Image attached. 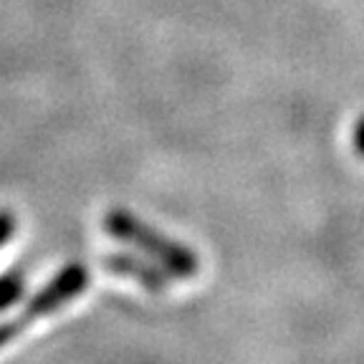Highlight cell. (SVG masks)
<instances>
[{"mask_svg": "<svg viewBox=\"0 0 364 364\" xmlns=\"http://www.w3.org/2000/svg\"><path fill=\"white\" fill-rule=\"evenodd\" d=\"M26 294V276L23 271H8L0 276V311L11 309Z\"/></svg>", "mask_w": 364, "mask_h": 364, "instance_id": "277c9868", "label": "cell"}, {"mask_svg": "<svg viewBox=\"0 0 364 364\" xmlns=\"http://www.w3.org/2000/svg\"><path fill=\"white\" fill-rule=\"evenodd\" d=\"M13 230H16V218H13L11 213L0 210V245L8 243V238L13 235Z\"/></svg>", "mask_w": 364, "mask_h": 364, "instance_id": "8992f818", "label": "cell"}, {"mask_svg": "<svg viewBox=\"0 0 364 364\" xmlns=\"http://www.w3.org/2000/svg\"><path fill=\"white\" fill-rule=\"evenodd\" d=\"M86 286H89V271H86V266H81V263H68V266H63L61 271L26 304V314H23V316L28 318V321L31 318L48 316V314L66 306L71 299H76Z\"/></svg>", "mask_w": 364, "mask_h": 364, "instance_id": "7a4b0ae2", "label": "cell"}, {"mask_svg": "<svg viewBox=\"0 0 364 364\" xmlns=\"http://www.w3.org/2000/svg\"><path fill=\"white\" fill-rule=\"evenodd\" d=\"M28 324V318L26 316H18V318H8V321H0V349L6 347L8 341H13L23 329Z\"/></svg>", "mask_w": 364, "mask_h": 364, "instance_id": "5b68a950", "label": "cell"}, {"mask_svg": "<svg viewBox=\"0 0 364 364\" xmlns=\"http://www.w3.org/2000/svg\"><path fill=\"white\" fill-rule=\"evenodd\" d=\"M104 266L112 273H119L127 279H134L149 291H165L167 289V276L159 268H154L152 263L142 261V258H134L129 253H109L104 258Z\"/></svg>", "mask_w": 364, "mask_h": 364, "instance_id": "3957f363", "label": "cell"}, {"mask_svg": "<svg viewBox=\"0 0 364 364\" xmlns=\"http://www.w3.org/2000/svg\"><path fill=\"white\" fill-rule=\"evenodd\" d=\"M104 228H107V233L114 235V238L142 248L144 253L157 258L167 271L177 273V276H193V273L198 271V258L193 256V250L175 243V240L165 238V235L157 233V230L149 228L144 220L134 218L132 213L122 210V208L107 213Z\"/></svg>", "mask_w": 364, "mask_h": 364, "instance_id": "6da1fadb", "label": "cell"}]
</instances>
